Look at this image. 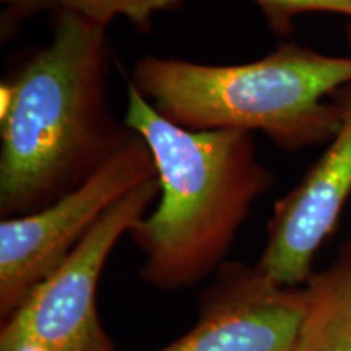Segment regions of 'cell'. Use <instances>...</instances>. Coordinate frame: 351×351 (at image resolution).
Returning <instances> with one entry per match:
<instances>
[{"label":"cell","instance_id":"277c9868","mask_svg":"<svg viewBox=\"0 0 351 351\" xmlns=\"http://www.w3.org/2000/svg\"><path fill=\"white\" fill-rule=\"evenodd\" d=\"M158 195L155 176L117 202L3 320L0 351H116L99 319V278L114 247Z\"/></svg>","mask_w":351,"mask_h":351},{"label":"cell","instance_id":"6da1fadb","mask_svg":"<svg viewBox=\"0 0 351 351\" xmlns=\"http://www.w3.org/2000/svg\"><path fill=\"white\" fill-rule=\"evenodd\" d=\"M106 29L56 12L51 41L8 80L12 104L0 116L2 218L36 212L69 194L134 134L109 101Z\"/></svg>","mask_w":351,"mask_h":351},{"label":"cell","instance_id":"9c48e42d","mask_svg":"<svg viewBox=\"0 0 351 351\" xmlns=\"http://www.w3.org/2000/svg\"><path fill=\"white\" fill-rule=\"evenodd\" d=\"M184 0H57V12H72L108 28L125 19L138 32L148 33L156 15L178 10Z\"/></svg>","mask_w":351,"mask_h":351},{"label":"cell","instance_id":"ba28073f","mask_svg":"<svg viewBox=\"0 0 351 351\" xmlns=\"http://www.w3.org/2000/svg\"><path fill=\"white\" fill-rule=\"evenodd\" d=\"M304 288L307 306L296 351H351V243Z\"/></svg>","mask_w":351,"mask_h":351},{"label":"cell","instance_id":"30bf717a","mask_svg":"<svg viewBox=\"0 0 351 351\" xmlns=\"http://www.w3.org/2000/svg\"><path fill=\"white\" fill-rule=\"evenodd\" d=\"M275 36L295 32V21L304 13H337L351 21V0H252Z\"/></svg>","mask_w":351,"mask_h":351},{"label":"cell","instance_id":"8fae6325","mask_svg":"<svg viewBox=\"0 0 351 351\" xmlns=\"http://www.w3.org/2000/svg\"><path fill=\"white\" fill-rule=\"evenodd\" d=\"M0 36L3 43L15 38L20 26L32 16L47 10L57 12V0H0Z\"/></svg>","mask_w":351,"mask_h":351},{"label":"cell","instance_id":"52a82bcc","mask_svg":"<svg viewBox=\"0 0 351 351\" xmlns=\"http://www.w3.org/2000/svg\"><path fill=\"white\" fill-rule=\"evenodd\" d=\"M306 288H283L256 265L223 263L202 293L195 326L158 351H296Z\"/></svg>","mask_w":351,"mask_h":351},{"label":"cell","instance_id":"7c38bea8","mask_svg":"<svg viewBox=\"0 0 351 351\" xmlns=\"http://www.w3.org/2000/svg\"><path fill=\"white\" fill-rule=\"evenodd\" d=\"M346 41H348V44L351 46V21L346 25Z\"/></svg>","mask_w":351,"mask_h":351},{"label":"cell","instance_id":"8992f818","mask_svg":"<svg viewBox=\"0 0 351 351\" xmlns=\"http://www.w3.org/2000/svg\"><path fill=\"white\" fill-rule=\"evenodd\" d=\"M340 127L304 178L275 202L256 267L283 288H301L313 276L320 245L335 230L351 194V85L337 93Z\"/></svg>","mask_w":351,"mask_h":351},{"label":"cell","instance_id":"5b68a950","mask_svg":"<svg viewBox=\"0 0 351 351\" xmlns=\"http://www.w3.org/2000/svg\"><path fill=\"white\" fill-rule=\"evenodd\" d=\"M153 155L134 132L93 176L51 205L0 223V315L10 317L32 289L72 254L121 199L155 178Z\"/></svg>","mask_w":351,"mask_h":351},{"label":"cell","instance_id":"3957f363","mask_svg":"<svg viewBox=\"0 0 351 351\" xmlns=\"http://www.w3.org/2000/svg\"><path fill=\"white\" fill-rule=\"evenodd\" d=\"M129 83L155 111L187 130L262 132L288 153L328 143L340 127L339 101L351 85V57L283 43L245 64L210 65L147 56Z\"/></svg>","mask_w":351,"mask_h":351},{"label":"cell","instance_id":"7a4b0ae2","mask_svg":"<svg viewBox=\"0 0 351 351\" xmlns=\"http://www.w3.org/2000/svg\"><path fill=\"white\" fill-rule=\"evenodd\" d=\"M124 124L155 161L160 200L129 236L143 254L140 276L163 291L194 287L223 265L258 197L275 184L252 134L187 130L165 119L129 83Z\"/></svg>","mask_w":351,"mask_h":351}]
</instances>
